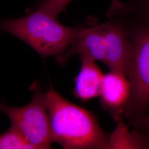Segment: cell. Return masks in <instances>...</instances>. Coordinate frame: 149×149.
<instances>
[{"mask_svg":"<svg viewBox=\"0 0 149 149\" xmlns=\"http://www.w3.org/2000/svg\"><path fill=\"white\" fill-rule=\"evenodd\" d=\"M144 129H149V115H147L145 122Z\"/></svg>","mask_w":149,"mask_h":149,"instance_id":"7c38bea8","label":"cell"},{"mask_svg":"<svg viewBox=\"0 0 149 149\" xmlns=\"http://www.w3.org/2000/svg\"><path fill=\"white\" fill-rule=\"evenodd\" d=\"M107 40L101 23L94 17H89L87 24L81 26L74 43L64 54L56 57L59 64H64L71 56H88L104 63Z\"/></svg>","mask_w":149,"mask_h":149,"instance_id":"8992f818","label":"cell"},{"mask_svg":"<svg viewBox=\"0 0 149 149\" xmlns=\"http://www.w3.org/2000/svg\"><path fill=\"white\" fill-rule=\"evenodd\" d=\"M128 77L122 72L111 70L104 74L102 85V103L116 120H120L130 96Z\"/></svg>","mask_w":149,"mask_h":149,"instance_id":"52a82bcc","label":"cell"},{"mask_svg":"<svg viewBox=\"0 0 149 149\" xmlns=\"http://www.w3.org/2000/svg\"><path fill=\"white\" fill-rule=\"evenodd\" d=\"M80 58L82 64L75 79L74 93L80 100L86 101L101 95L104 74L96 65V60L88 56Z\"/></svg>","mask_w":149,"mask_h":149,"instance_id":"ba28073f","label":"cell"},{"mask_svg":"<svg viewBox=\"0 0 149 149\" xmlns=\"http://www.w3.org/2000/svg\"><path fill=\"white\" fill-rule=\"evenodd\" d=\"M101 23L107 40L106 60L104 64L113 71L122 72L128 77L132 47L122 21L117 17H108Z\"/></svg>","mask_w":149,"mask_h":149,"instance_id":"5b68a950","label":"cell"},{"mask_svg":"<svg viewBox=\"0 0 149 149\" xmlns=\"http://www.w3.org/2000/svg\"><path fill=\"white\" fill-rule=\"evenodd\" d=\"M46 102L53 143L64 149H108L109 138L92 113L68 101L50 86Z\"/></svg>","mask_w":149,"mask_h":149,"instance_id":"6da1fadb","label":"cell"},{"mask_svg":"<svg viewBox=\"0 0 149 149\" xmlns=\"http://www.w3.org/2000/svg\"><path fill=\"white\" fill-rule=\"evenodd\" d=\"M110 10L122 15H132L149 20V0H130L123 3L119 0L112 1Z\"/></svg>","mask_w":149,"mask_h":149,"instance_id":"9c48e42d","label":"cell"},{"mask_svg":"<svg viewBox=\"0 0 149 149\" xmlns=\"http://www.w3.org/2000/svg\"><path fill=\"white\" fill-rule=\"evenodd\" d=\"M73 0H36L33 6L27 8V13L33 11L45 12L55 17L59 16L60 13L66 11V7Z\"/></svg>","mask_w":149,"mask_h":149,"instance_id":"30bf717a","label":"cell"},{"mask_svg":"<svg viewBox=\"0 0 149 149\" xmlns=\"http://www.w3.org/2000/svg\"><path fill=\"white\" fill-rule=\"evenodd\" d=\"M115 17L122 21L132 47L128 75L131 92L123 116L144 129L149 110V20L130 14Z\"/></svg>","mask_w":149,"mask_h":149,"instance_id":"7a4b0ae2","label":"cell"},{"mask_svg":"<svg viewBox=\"0 0 149 149\" xmlns=\"http://www.w3.org/2000/svg\"><path fill=\"white\" fill-rule=\"evenodd\" d=\"M34 149L17 130L12 127L0 134V149Z\"/></svg>","mask_w":149,"mask_h":149,"instance_id":"8fae6325","label":"cell"},{"mask_svg":"<svg viewBox=\"0 0 149 149\" xmlns=\"http://www.w3.org/2000/svg\"><path fill=\"white\" fill-rule=\"evenodd\" d=\"M32 101L26 106L15 107L0 102V112L9 118L15 128L34 149H50L53 143L46 102V92L40 82L30 87Z\"/></svg>","mask_w":149,"mask_h":149,"instance_id":"277c9868","label":"cell"},{"mask_svg":"<svg viewBox=\"0 0 149 149\" xmlns=\"http://www.w3.org/2000/svg\"><path fill=\"white\" fill-rule=\"evenodd\" d=\"M80 27L64 26L57 17L42 11H33L20 18L0 20V32L18 38L43 58L58 57L64 54L74 42Z\"/></svg>","mask_w":149,"mask_h":149,"instance_id":"3957f363","label":"cell"}]
</instances>
